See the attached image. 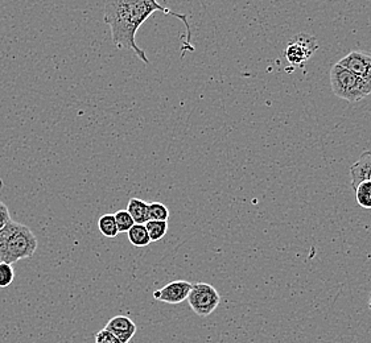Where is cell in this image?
Listing matches in <instances>:
<instances>
[{
    "instance_id": "6da1fadb",
    "label": "cell",
    "mask_w": 371,
    "mask_h": 343,
    "mask_svg": "<svg viewBox=\"0 0 371 343\" xmlns=\"http://www.w3.org/2000/svg\"><path fill=\"white\" fill-rule=\"evenodd\" d=\"M155 12L173 16L181 20L186 28V41L183 44V53L186 50H193L190 44V27L186 15L177 13L161 6L157 0H106L103 19L111 30V40L118 49L131 50L140 61L149 64L146 52L139 48L137 44V29Z\"/></svg>"
},
{
    "instance_id": "7a4b0ae2",
    "label": "cell",
    "mask_w": 371,
    "mask_h": 343,
    "mask_svg": "<svg viewBox=\"0 0 371 343\" xmlns=\"http://www.w3.org/2000/svg\"><path fill=\"white\" fill-rule=\"evenodd\" d=\"M39 240L33 231L19 222L11 220L0 230V262L13 264L35 255Z\"/></svg>"
},
{
    "instance_id": "3957f363",
    "label": "cell",
    "mask_w": 371,
    "mask_h": 343,
    "mask_svg": "<svg viewBox=\"0 0 371 343\" xmlns=\"http://www.w3.org/2000/svg\"><path fill=\"white\" fill-rule=\"evenodd\" d=\"M331 86L334 96L349 102H360L371 94L370 87L360 77L338 62L331 70Z\"/></svg>"
},
{
    "instance_id": "277c9868",
    "label": "cell",
    "mask_w": 371,
    "mask_h": 343,
    "mask_svg": "<svg viewBox=\"0 0 371 343\" xmlns=\"http://www.w3.org/2000/svg\"><path fill=\"white\" fill-rule=\"evenodd\" d=\"M186 301L195 315L207 317L221 304V296L215 286L207 283H195L192 284Z\"/></svg>"
},
{
    "instance_id": "5b68a950",
    "label": "cell",
    "mask_w": 371,
    "mask_h": 343,
    "mask_svg": "<svg viewBox=\"0 0 371 343\" xmlns=\"http://www.w3.org/2000/svg\"><path fill=\"white\" fill-rule=\"evenodd\" d=\"M319 49L316 38L308 33L293 36L284 50V56L293 67H303Z\"/></svg>"
},
{
    "instance_id": "8992f818",
    "label": "cell",
    "mask_w": 371,
    "mask_h": 343,
    "mask_svg": "<svg viewBox=\"0 0 371 343\" xmlns=\"http://www.w3.org/2000/svg\"><path fill=\"white\" fill-rule=\"evenodd\" d=\"M341 67H346L371 89V53L363 50H353L338 61Z\"/></svg>"
},
{
    "instance_id": "52a82bcc",
    "label": "cell",
    "mask_w": 371,
    "mask_h": 343,
    "mask_svg": "<svg viewBox=\"0 0 371 343\" xmlns=\"http://www.w3.org/2000/svg\"><path fill=\"white\" fill-rule=\"evenodd\" d=\"M190 289H192V283L186 280H176L155 291L154 298L166 304L176 305L186 301Z\"/></svg>"
},
{
    "instance_id": "ba28073f",
    "label": "cell",
    "mask_w": 371,
    "mask_h": 343,
    "mask_svg": "<svg viewBox=\"0 0 371 343\" xmlns=\"http://www.w3.org/2000/svg\"><path fill=\"white\" fill-rule=\"evenodd\" d=\"M105 329L114 334L122 343H128L137 334V324L127 315H117L108 320Z\"/></svg>"
},
{
    "instance_id": "9c48e42d",
    "label": "cell",
    "mask_w": 371,
    "mask_h": 343,
    "mask_svg": "<svg viewBox=\"0 0 371 343\" xmlns=\"http://www.w3.org/2000/svg\"><path fill=\"white\" fill-rule=\"evenodd\" d=\"M352 186H355L362 181H371V150L365 151L360 159L350 167Z\"/></svg>"
},
{
    "instance_id": "30bf717a",
    "label": "cell",
    "mask_w": 371,
    "mask_h": 343,
    "mask_svg": "<svg viewBox=\"0 0 371 343\" xmlns=\"http://www.w3.org/2000/svg\"><path fill=\"white\" fill-rule=\"evenodd\" d=\"M148 205L146 201L140 200V198H131L128 201L127 211L130 215L132 217L134 222L137 225H146L147 222L149 220V214H148Z\"/></svg>"
},
{
    "instance_id": "8fae6325",
    "label": "cell",
    "mask_w": 371,
    "mask_h": 343,
    "mask_svg": "<svg viewBox=\"0 0 371 343\" xmlns=\"http://www.w3.org/2000/svg\"><path fill=\"white\" fill-rule=\"evenodd\" d=\"M127 237L130 243L134 247L144 248L151 243V239H149L144 225H137L135 223L131 229L128 230Z\"/></svg>"
},
{
    "instance_id": "7c38bea8",
    "label": "cell",
    "mask_w": 371,
    "mask_h": 343,
    "mask_svg": "<svg viewBox=\"0 0 371 343\" xmlns=\"http://www.w3.org/2000/svg\"><path fill=\"white\" fill-rule=\"evenodd\" d=\"M98 229H99V232L106 238H117L119 231H118L114 214H103L102 217H99Z\"/></svg>"
},
{
    "instance_id": "4fadbf2b",
    "label": "cell",
    "mask_w": 371,
    "mask_h": 343,
    "mask_svg": "<svg viewBox=\"0 0 371 343\" xmlns=\"http://www.w3.org/2000/svg\"><path fill=\"white\" fill-rule=\"evenodd\" d=\"M147 232L151 242H159L164 238L168 232V222L166 220H148L146 225Z\"/></svg>"
},
{
    "instance_id": "5bb4252c",
    "label": "cell",
    "mask_w": 371,
    "mask_h": 343,
    "mask_svg": "<svg viewBox=\"0 0 371 343\" xmlns=\"http://www.w3.org/2000/svg\"><path fill=\"white\" fill-rule=\"evenodd\" d=\"M355 200L362 209H371V181H362L355 186Z\"/></svg>"
},
{
    "instance_id": "9a60e30c",
    "label": "cell",
    "mask_w": 371,
    "mask_h": 343,
    "mask_svg": "<svg viewBox=\"0 0 371 343\" xmlns=\"http://www.w3.org/2000/svg\"><path fill=\"white\" fill-rule=\"evenodd\" d=\"M149 220H166L169 218V210L161 202H152L148 205Z\"/></svg>"
},
{
    "instance_id": "2e32d148",
    "label": "cell",
    "mask_w": 371,
    "mask_h": 343,
    "mask_svg": "<svg viewBox=\"0 0 371 343\" xmlns=\"http://www.w3.org/2000/svg\"><path fill=\"white\" fill-rule=\"evenodd\" d=\"M114 217H115V222H117V227L119 232H128V230L135 225V222L132 220V217L130 215L127 210H119L114 214Z\"/></svg>"
},
{
    "instance_id": "e0dca14e",
    "label": "cell",
    "mask_w": 371,
    "mask_h": 343,
    "mask_svg": "<svg viewBox=\"0 0 371 343\" xmlns=\"http://www.w3.org/2000/svg\"><path fill=\"white\" fill-rule=\"evenodd\" d=\"M15 280V271L11 264L0 262V288L10 286Z\"/></svg>"
},
{
    "instance_id": "ac0fdd59",
    "label": "cell",
    "mask_w": 371,
    "mask_h": 343,
    "mask_svg": "<svg viewBox=\"0 0 371 343\" xmlns=\"http://www.w3.org/2000/svg\"><path fill=\"white\" fill-rule=\"evenodd\" d=\"M96 343H122L113 333L106 329H102L96 334Z\"/></svg>"
},
{
    "instance_id": "d6986e66",
    "label": "cell",
    "mask_w": 371,
    "mask_h": 343,
    "mask_svg": "<svg viewBox=\"0 0 371 343\" xmlns=\"http://www.w3.org/2000/svg\"><path fill=\"white\" fill-rule=\"evenodd\" d=\"M10 220L11 214L8 206L3 201H0V230L3 229Z\"/></svg>"
},
{
    "instance_id": "ffe728a7",
    "label": "cell",
    "mask_w": 371,
    "mask_h": 343,
    "mask_svg": "<svg viewBox=\"0 0 371 343\" xmlns=\"http://www.w3.org/2000/svg\"><path fill=\"white\" fill-rule=\"evenodd\" d=\"M369 309H370V312H371V295H370V297H369Z\"/></svg>"
}]
</instances>
